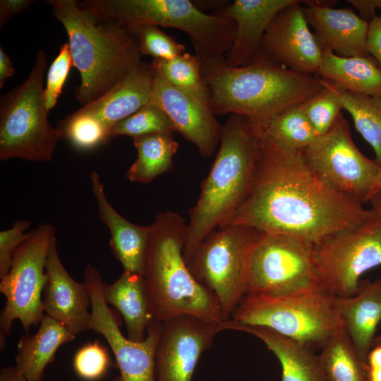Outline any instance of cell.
I'll return each mask as SVG.
<instances>
[{"label":"cell","mask_w":381,"mask_h":381,"mask_svg":"<svg viewBox=\"0 0 381 381\" xmlns=\"http://www.w3.org/2000/svg\"><path fill=\"white\" fill-rule=\"evenodd\" d=\"M360 14V17L368 23L377 16L376 9L381 11V0H348Z\"/></svg>","instance_id":"b9f144b4"},{"label":"cell","mask_w":381,"mask_h":381,"mask_svg":"<svg viewBox=\"0 0 381 381\" xmlns=\"http://www.w3.org/2000/svg\"><path fill=\"white\" fill-rule=\"evenodd\" d=\"M63 138L75 150L88 152L111 139L109 130L95 116L81 109L59 122Z\"/></svg>","instance_id":"d6a6232c"},{"label":"cell","mask_w":381,"mask_h":381,"mask_svg":"<svg viewBox=\"0 0 381 381\" xmlns=\"http://www.w3.org/2000/svg\"><path fill=\"white\" fill-rule=\"evenodd\" d=\"M301 155L308 167L328 185L362 203L368 202L381 167L354 144L342 113Z\"/></svg>","instance_id":"7c38bea8"},{"label":"cell","mask_w":381,"mask_h":381,"mask_svg":"<svg viewBox=\"0 0 381 381\" xmlns=\"http://www.w3.org/2000/svg\"><path fill=\"white\" fill-rule=\"evenodd\" d=\"M33 1L30 0H1L0 1V28L14 15L28 8Z\"/></svg>","instance_id":"60d3db41"},{"label":"cell","mask_w":381,"mask_h":381,"mask_svg":"<svg viewBox=\"0 0 381 381\" xmlns=\"http://www.w3.org/2000/svg\"><path fill=\"white\" fill-rule=\"evenodd\" d=\"M367 48L369 55L381 70V14L369 23Z\"/></svg>","instance_id":"ab89813d"},{"label":"cell","mask_w":381,"mask_h":381,"mask_svg":"<svg viewBox=\"0 0 381 381\" xmlns=\"http://www.w3.org/2000/svg\"><path fill=\"white\" fill-rule=\"evenodd\" d=\"M73 364L75 373L82 380L96 381L106 375L111 361L107 348L95 340L78 350Z\"/></svg>","instance_id":"8d00e7d4"},{"label":"cell","mask_w":381,"mask_h":381,"mask_svg":"<svg viewBox=\"0 0 381 381\" xmlns=\"http://www.w3.org/2000/svg\"><path fill=\"white\" fill-rule=\"evenodd\" d=\"M45 53L40 49L29 76L0 99V160H52L61 130L48 121L44 98Z\"/></svg>","instance_id":"ba28073f"},{"label":"cell","mask_w":381,"mask_h":381,"mask_svg":"<svg viewBox=\"0 0 381 381\" xmlns=\"http://www.w3.org/2000/svg\"><path fill=\"white\" fill-rule=\"evenodd\" d=\"M131 32L137 40L141 56L170 60L186 52L183 44L162 32L158 26L145 25L136 28Z\"/></svg>","instance_id":"d590c367"},{"label":"cell","mask_w":381,"mask_h":381,"mask_svg":"<svg viewBox=\"0 0 381 381\" xmlns=\"http://www.w3.org/2000/svg\"><path fill=\"white\" fill-rule=\"evenodd\" d=\"M55 238L56 229L49 223H42L31 230L29 237L15 251L8 272L1 279L0 291L6 298L0 316L1 350L15 320H19L27 332L40 322L44 313L42 294L47 282V259Z\"/></svg>","instance_id":"30bf717a"},{"label":"cell","mask_w":381,"mask_h":381,"mask_svg":"<svg viewBox=\"0 0 381 381\" xmlns=\"http://www.w3.org/2000/svg\"><path fill=\"white\" fill-rule=\"evenodd\" d=\"M262 235L244 225L219 227L203 239L186 263L195 279L217 297L224 322L248 293L253 253Z\"/></svg>","instance_id":"9c48e42d"},{"label":"cell","mask_w":381,"mask_h":381,"mask_svg":"<svg viewBox=\"0 0 381 381\" xmlns=\"http://www.w3.org/2000/svg\"><path fill=\"white\" fill-rule=\"evenodd\" d=\"M222 328L248 333L260 339L277 358L282 381H325L318 355L307 345L265 327L228 320L222 324Z\"/></svg>","instance_id":"cb8c5ba5"},{"label":"cell","mask_w":381,"mask_h":381,"mask_svg":"<svg viewBox=\"0 0 381 381\" xmlns=\"http://www.w3.org/2000/svg\"><path fill=\"white\" fill-rule=\"evenodd\" d=\"M47 282L43 292L45 314L65 325L75 336L90 330L91 301L85 282L73 279L64 267L55 238L46 263Z\"/></svg>","instance_id":"ac0fdd59"},{"label":"cell","mask_w":381,"mask_h":381,"mask_svg":"<svg viewBox=\"0 0 381 381\" xmlns=\"http://www.w3.org/2000/svg\"><path fill=\"white\" fill-rule=\"evenodd\" d=\"M313 251L320 286L334 297L351 296L361 276L381 265V221L376 216L334 234L313 246Z\"/></svg>","instance_id":"8fae6325"},{"label":"cell","mask_w":381,"mask_h":381,"mask_svg":"<svg viewBox=\"0 0 381 381\" xmlns=\"http://www.w3.org/2000/svg\"><path fill=\"white\" fill-rule=\"evenodd\" d=\"M0 381H30L24 377L15 368L6 366L1 369Z\"/></svg>","instance_id":"ee69618b"},{"label":"cell","mask_w":381,"mask_h":381,"mask_svg":"<svg viewBox=\"0 0 381 381\" xmlns=\"http://www.w3.org/2000/svg\"><path fill=\"white\" fill-rule=\"evenodd\" d=\"M72 66L69 45L65 42L61 46L59 54L50 65L47 73L44 98L49 111L56 104Z\"/></svg>","instance_id":"74e56055"},{"label":"cell","mask_w":381,"mask_h":381,"mask_svg":"<svg viewBox=\"0 0 381 381\" xmlns=\"http://www.w3.org/2000/svg\"><path fill=\"white\" fill-rule=\"evenodd\" d=\"M255 131L258 152L253 176L229 224L288 236L315 246L377 216L371 208L322 181L301 152L286 150Z\"/></svg>","instance_id":"6da1fadb"},{"label":"cell","mask_w":381,"mask_h":381,"mask_svg":"<svg viewBox=\"0 0 381 381\" xmlns=\"http://www.w3.org/2000/svg\"><path fill=\"white\" fill-rule=\"evenodd\" d=\"M334 304L344 329L361 359L367 364L376 329L381 322V278L361 280L355 294L335 297Z\"/></svg>","instance_id":"7402d4cb"},{"label":"cell","mask_w":381,"mask_h":381,"mask_svg":"<svg viewBox=\"0 0 381 381\" xmlns=\"http://www.w3.org/2000/svg\"><path fill=\"white\" fill-rule=\"evenodd\" d=\"M79 4L98 18L114 21L131 32L145 25L182 30L190 37L200 58L223 56L235 35L231 18L219 12L203 13L189 0H85Z\"/></svg>","instance_id":"8992f818"},{"label":"cell","mask_w":381,"mask_h":381,"mask_svg":"<svg viewBox=\"0 0 381 381\" xmlns=\"http://www.w3.org/2000/svg\"><path fill=\"white\" fill-rule=\"evenodd\" d=\"M318 75L344 90L381 97V70L371 56L345 57L323 50Z\"/></svg>","instance_id":"4316f807"},{"label":"cell","mask_w":381,"mask_h":381,"mask_svg":"<svg viewBox=\"0 0 381 381\" xmlns=\"http://www.w3.org/2000/svg\"><path fill=\"white\" fill-rule=\"evenodd\" d=\"M175 129L165 112L157 105L148 103L138 111L115 124L111 138L127 135L132 138L155 133L172 134Z\"/></svg>","instance_id":"836d02e7"},{"label":"cell","mask_w":381,"mask_h":381,"mask_svg":"<svg viewBox=\"0 0 381 381\" xmlns=\"http://www.w3.org/2000/svg\"><path fill=\"white\" fill-rule=\"evenodd\" d=\"M324 87L302 103L306 115L318 136L326 133L343 109L341 102L327 80L322 78Z\"/></svg>","instance_id":"e575fe53"},{"label":"cell","mask_w":381,"mask_h":381,"mask_svg":"<svg viewBox=\"0 0 381 381\" xmlns=\"http://www.w3.org/2000/svg\"><path fill=\"white\" fill-rule=\"evenodd\" d=\"M188 223L179 213L160 212L150 224L143 277L154 319L188 315L224 322L219 303L191 274L183 255Z\"/></svg>","instance_id":"3957f363"},{"label":"cell","mask_w":381,"mask_h":381,"mask_svg":"<svg viewBox=\"0 0 381 381\" xmlns=\"http://www.w3.org/2000/svg\"><path fill=\"white\" fill-rule=\"evenodd\" d=\"M133 142L138 155L126 171L130 181L148 184L172 167L179 148L172 134H150L134 138Z\"/></svg>","instance_id":"83f0119b"},{"label":"cell","mask_w":381,"mask_h":381,"mask_svg":"<svg viewBox=\"0 0 381 381\" xmlns=\"http://www.w3.org/2000/svg\"><path fill=\"white\" fill-rule=\"evenodd\" d=\"M366 373L368 381H381V367L372 368L367 365Z\"/></svg>","instance_id":"7dc6e473"},{"label":"cell","mask_w":381,"mask_h":381,"mask_svg":"<svg viewBox=\"0 0 381 381\" xmlns=\"http://www.w3.org/2000/svg\"><path fill=\"white\" fill-rule=\"evenodd\" d=\"M320 349L318 358L325 381H368L367 364L361 359L343 327Z\"/></svg>","instance_id":"f1b7e54d"},{"label":"cell","mask_w":381,"mask_h":381,"mask_svg":"<svg viewBox=\"0 0 381 381\" xmlns=\"http://www.w3.org/2000/svg\"><path fill=\"white\" fill-rule=\"evenodd\" d=\"M106 303L114 307L122 315L127 337L136 342L146 339L147 327L154 319L143 274L123 270L113 283L103 285Z\"/></svg>","instance_id":"d4e9b609"},{"label":"cell","mask_w":381,"mask_h":381,"mask_svg":"<svg viewBox=\"0 0 381 381\" xmlns=\"http://www.w3.org/2000/svg\"><path fill=\"white\" fill-rule=\"evenodd\" d=\"M75 338L65 325L44 313L37 331L20 339L15 368L28 380L42 381L44 370L59 346Z\"/></svg>","instance_id":"484cf974"},{"label":"cell","mask_w":381,"mask_h":381,"mask_svg":"<svg viewBox=\"0 0 381 381\" xmlns=\"http://www.w3.org/2000/svg\"><path fill=\"white\" fill-rule=\"evenodd\" d=\"M258 139L247 117L230 114L223 126L218 152L200 186L183 250L186 262L213 230L227 225L243 201L253 176Z\"/></svg>","instance_id":"5b68a950"},{"label":"cell","mask_w":381,"mask_h":381,"mask_svg":"<svg viewBox=\"0 0 381 381\" xmlns=\"http://www.w3.org/2000/svg\"><path fill=\"white\" fill-rule=\"evenodd\" d=\"M313 250L293 237L263 234L253 253L247 294L278 296L320 286Z\"/></svg>","instance_id":"4fadbf2b"},{"label":"cell","mask_w":381,"mask_h":381,"mask_svg":"<svg viewBox=\"0 0 381 381\" xmlns=\"http://www.w3.org/2000/svg\"><path fill=\"white\" fill-rule=\"evenodd\" d=\"M252 124L262 135L295 152H301L318 137L302 103L286 108L261 123Z\"/></svg>","instance_id":"f546056e"},{"label":"cell","mask_w":381,"mask_h":381,"mask_svg":"<svg viewBox=\"0 0 381 381\" xmlns=\"http://www.w3.org/2000/svg\"><path fill=\"white\" fill-rule=\"evenodd\" d=\"M303 1L280 11L269 25L260 52L296 72L318 75L322 50L305 16Z\"/></svg>","instance_id":"2e32d148"},{"label":"cell","mask_w":381,"mask_h":381,"mask_svg":"<svg viewBox=\"0 0 381 381\" xmlns=\"http://www.w3.org/2000/svg\"><path fill=\"white\" fill-rule=\"evenodd\" d=\"M335 1H303L306 20L322 50L345 57L370 56L367 48L369 23L349 8H332Z\"/></svg>","instance_id":"d6986e66"},{"label":"cell","mask_w":381,"mask_h":381,"mask_svg":"<svg viewBox=\"0 0 381 381\" xmlns=\"http://www.w3.org/2000/svg\"><path fill=\"white\" fill-rule=\"evenodd\" d=\"M327 82L338 95L343 109L350 114L358 132L373 148L375 160L381 167V97L351 92Z\"/></svg>","instance_id":"4dcf8cb0"},{"label":"cell","mask_w":381,"mask_h":381,"mask_svg":"<svg viewBox=\"0 0 381 381\" xmlns=\"http://www.w3.org/2000/svg\"><path fill=\"white\" fill-rule=\"evenodd\" d=\"M381 190V167L380 169V171L376 177V179L375 181V183L373 184L372 190L370 192L369 200L371 199V198L376 194L377 192ZM368 200V202H369Z\"/></svg>","instance_id":"c3c4849f"},{"label":"cell","mask_w":381,"mask_h":381,"mask_svg":"<svg viewBox=\"0 0 381 381\" xmlns=\"http://www.w3.org/2000/svg\"><path fill=\"white\" fill-rule=\"evenodd\" d=\"M221 331V325L188 315L161 322L155 353V381H191L200 358Z\"/></svg>","instance_id":"9a60e30c"},{"label":"cell","mask_w":381,"mask_h":381,"mask_svg":"<svg viewBox=\"0 0 381 381\" xmlns=\"http://www.w3.org/2000/svg\"><path fill=\"white\" fill-rule=\"evenodd\" d=\"M91 301L90 330L102 334L115 357L119 375L114 381H155V353L161 322L153 319L147 327L146 339L140 342L126 337L119 322L103 296V285L99 270L87 264L84 270Z\"/></svg>","instance_id":"5bb4252c"},{"label":"cell","mask_w":381,"mask_h":381,"mask_svg":"<svg viewBox=\"0 0 381 381\" xmlns=\"http://www.w3.org/2000/svg\"><path fill=\"white\" fill-rule=\"evenodd\" d=\"M370 351L367 364L369 367L380 368L381 367V346H373Z\"/></svg>","instance_id":"f6af8a7d"},{"label":"cell","mask_w":381,"mask_h":381,"mask_svg":"<svg viewBox=\"0 0 381 381\" xmlns=\"http://www.w3.org/2000/svg\"><path fill=\"white\" fill-rule=\"evenodd\" d=\"M15 72L13 64L3 48L0 47V88L4 85L6 80Z\"/></svg>","instance_id":"7bdbcfd3"},{"label":"cell","mask_w":381,"mask_h":381,"mask_svg":"<svg viewBox=\"0 0 381 381\" xmlns=\"http://www.w3.org/2000/svg\"><path fill=\"white\" fill-rule=\"evenodd\" d=\"M150 102L165 112L175 132L194 144L202 157H209L215 152L223 126L210 107L173 87L155 71Z\"/></svg>","instance_id":"e0dca14e"},{"label":"cell","mask_w":381,"mask_h":381,"mask_svg":"<svg viewBox=\"0 0 381 381\" xmlns=\"http://www.w3.org/2000/svg\"><path fill=\"white\" fill-rule=\"evenodd\" d=\"M200 59L214 114H239L253 123L304 102L324 87L321 78L290 70L260 52L240 67L229 66L223 56Z\"/></svg>","instance_id":"7a4b0ae2"},{"label":"cell","mask_w":381,"mask_h":381,"mask_svg":"<svg viewBox=\"0 0 381 381\" xmlns=\"http://www.w3.org/2000/svg\"><path fill=\"white\" fill-rule=\"evenodd\" d=\"M68 39L73 66L80 73L78 100L89 104L107 93L141 62L135 35L119 23L98 18L75 0H49Z\"/></svg>","instance_id":"277c9868"},{"label":"cell","mask_w":381,"mask_h":381,"mask_svg":"<svg viewBox=\"0 0 381 381\" xmlns=\"http://www.w3.org/2000/svg\"><path fill=\"white\" fill-rule=\"evenodd\" d=\"M368 203L370 205V208L376 213L381 221V190L375 194Z\"/></svg>","instance_id":"bcb514c9"},{"label":"cell","mask_w":381,"mask_h":381,"mask_svg":"<svg viewBox=\"0 0 381 381\" xmlns=\"http://www.w3.org/2000/svg\"><path fill=\"white\" fill-rule=\"evenodd\" d=\"M334 298L320 286L278 296L246 294L229 320L265 327L313 349L321 348L343 327Z\"/></svg>","instance_id":"52a82bcc"},{"label":"cell","mask_w":381,"mask_h":381,"mask_svg":"<svg viewBox=\"0 0 381 381\" xmlns=\"http://www.w3.org/2000/svg\"><path fill=\"white\" fill-rule=\"evenodd\" d=\"M297 0H234L219 13L236 25L232 45L225 54L226 64L240 67L249 64L259 53L264 35L276 15Z\"/></svg>","instance_id":"ffe728a7"},{"label":"cell","mask_w":381,"mask_h":381,"mask_svg":"<svg viewBox=\"0 0 381 381\" xmlns=\"http://www.w3.org/2000/svg\"><path fill=\"white\" fill-rule=\"evenodd\" d=\"M156 73L169 84L210 107V95L201 73L200 59L184 52L170 60L153 59Z\"/></svg>","instance_id":"1f68e13d"},{"label":"cell","mask_w":381,"mask_h":381,"mask_svg":"<svg viewBox=\"0 0 381 381\" xmlns=\"http://www.w3.org/2000/svg\"><path fill=\"white\" fill-rule=\"evenodd\" d=\"M92 191L98 216L107 226L111 238L109 247L123 270L143 274L150 225L135 224L121 216L107 200L104 186L98 173H90Z\"/></svg>","instance_id":"44dd1931"},{"label":"cell","mask_w":381,"mask_h":381,"mask_svg":"<svg viewBox=\"0 0 381 381\" xmlns=\"http://www.w3.org/2000/svg\"><path fill=\"white\" fill-rule=\"evenodd\" d=\"M155 78L151 64L143 61L112 89L81 109L100 120L109 130L150 103Z\"/></svg>","instance_id":"603a6c76"},{"label":"cell","mask_w":381,"mask_h":381,"mask_svg":"<svg viewBox=\"0 0 381 381\" xmlns=\"http://www.w3.org/2000/svg\"><path fill=\"white\" fill-rule=\"evenodd\" d=\"M376 346H381V334L375 336L373 339V347Z\"/></svg>","instance_id":"681fc988"},{"label":"cell","mask_w":381,"mask_h":381,"mask_svg":"<svg viewBox=\"0 0 381 381\" xmlns=\"http://www.w3.org/2000/svg\"><path fill=\"white\" fill-rule=\"evenodd\" d=\"M30 226V222L20 219L12 226L0 232V278L8 272L15 251L30 236V231L25 232Z\"/></svg>","instance_id":"f35d334b"}]
</instances>
